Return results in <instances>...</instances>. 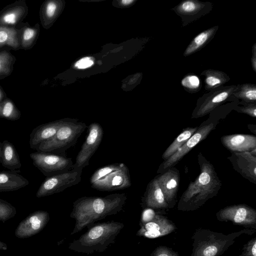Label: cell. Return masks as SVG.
Segmentation results:
<instances>
[{"instance_id": "17", "label": "cell", "mask_w": 256, "mask_h": 256, "mask_svg": "<svg viewBox=\"0 0 256 256\" xmlns=\"http://www.w3.org/2000/svg\"><path fill=\"white\" fill-rule=\"evenodd\" d=\"M156 178L168 208H173L177 202L176 196L180 180L179 170L174 166L171 167Z\"/></svg>"}, {"instance_id": "41", "label": "cell", "mask_w": 256, "mask_h": 256, "mask_svg": "<svg viewBox=\"0 0 256 256\" xmlns=\"http://www.w3.org/2000/svg\"><path fill=\"white\" fill-rule=\"evenodd\" d=\"M6 98V96L5 92L3 90L2 88L0 86V103Z\"/></svg>"}, {"instance_id": "40", "label": "cell", "mask_w": 256, "mask_h": 256, "mask_svg": "<svg viewBox=\"0 0 256 256\" xmlns=\"http://www.w3.org/2000/svg\"><path fill=\"white\" fill-rule=\"evenodd\" d=\"M251 63L254 71L256 72V43H254L252 47Z\"/></svg>"}, {"instance_id": "29", "label": "cell", "mask_w": 256, "mask_h": 256, "mask_svg": "<svg viewBox=\"0 0 256 256\" xmlns=\"http://www.w3.org/2000/svg\"><path fill=\"white\" fill-rule=\"evenodd\" d=\"M232 98L242 100L247 104H256V85L252 84H238Z\"/></svg>"}, {"instance_id": "1", "label": "cell", "mask_w": 256, "mask_h": 256, "mask_svg": "<svg viewBox=\"0 0 256 256\" xmlns=\"http://www.w3.org/2000/svg\"><path fill=\"white\" fill-rule=\"evenodd\" d=\"M126 194H112L105 196H83L72 204L70 217L76 220L70 235L86 227L89 228L96 221L120 212L126 204Z\"/></svg>"}, {"instance_id": "4", "label": "cell", "mask_w": 256, "mask_h": 256, "mask_svg": "<svg viewBox=\"0 0 256 256\" xmlns=\"http://www.w3.org/2000/svg\"><path fill=\"white\" fill-rule=\"evenodd\" d=\"M254 229L244 228L228 234L198 228L192 237V250L190 256H220L235 242L236 238L243 234H252Z\"/></svg>"}, {"instance_id": "43", "label": "cell", "mask_w": 256, "mask_h": 256, "mask_svg": "<svg viewBox=\"0 0 256 256\" xmlns=\"http://www.w3.org/2000/svg\"><path fill=\"white\" fill-rule=\"evenodd\" d=\"M248 126H250V127H251L252 128H249V129L252 132L256 134V125H252V124H248Z\"/></svg>"}, {"instance_id": "18", "label": "cell", "mask_w": 256, "mask_h": 256, "mask_svg": "<svg viewBox=\"0 0 256 256\" xmlns=\"http://www.w3.org/2000/svg\"><path fill=\"white\" fill-rule=\"evenodd\" d=\"M28 6L25 0L15 2L0 11V26L16 28L28 14Z\"/></svg>"}, {"instance_id": "31", "label": "cell", "mask_w": 256, "mask_h": 256, "mask_svg": "<svg viewBox=\"0 0 256 256\" xmlns=\"http://www.w3.org/2000/svg\"><path fill=\"white\" fill-rule=\"evenodd\" d=\"M20 116V112L10 98H6L0 103V118L16 120Z\"/></svg>"}, {"instance_id": "12", "label": "cell", "mask_w": 256, "mask_h": 256, "mask_svg": "<svg viewBox=\"0 0 256 256\" xmlns=\"http://www.w3.org/2000/svg\"><path fill=\"white\" fill-rule=\"evenodd\" d=\"M103 136L104 130L100 124L92 122L88 126V135L76 156L73 170H82L88 166L90 160L100 144Z\"/></svg>"}, {"instance_id": "15", "label": "cell", "mask_w": 256, "mask_h": 256, "mask_svg": "<svg viewBox=\"0 0 256 256\" xmlns=\"http://www.w3.org/2000/svg\"><path fill=\"white\" fill-rule=\"evenodd\" d=\"M227 158L236 171L256 184V148L250 152H232Z\"/></svg>"}, {"instance_id": "21", "label": "cell", "mask_w": 256, "mask_h": 256, "mask_svg": "<svg viewBox=\"0 0 256 256\" xmlns=\"http://www.w3.org/2000/svg\"><path fill=\"white\" fill-rule=\"evenodd\" d=\"M66 118L42 124L34 128L30 136L31 148L35 150L40 144L52 138Z\"/></svg>"}, {"instance_id": "19", "label": "cell", "mask_w": 256, "mask_h": 256, "mask_svg": "<svg viewBox=\"0 0 256 256\" xmlns=\"http://www.w3.org/2000/svg\"><path fill=\"white\" fill-rule=\"evenodd\" d=\"M224 146L231 152H250L256 148V137L248 134H232L221 137Z\"/></svg>"}, {"instance_id": "36", "label": "cell", "mask_w": 256, "mask_h": 256, "mask_svg": "<svg viewBox=\"0 0 256 256\" xmlns=\"http://www.w3.org/2000/svg\"><path fill=\"white\" fill-rule=\"evenodd\" d=\"M239 256H256V238L250 240L242 247Z\"/></svg>"}, {"instance_id": "38", "label": "cell", "mask_w": 256, "mask_h": 256, "mask_svg": "<svg viewBox=\"0 0 256 256\" xmlns=\"http://www.w3.org/2000/svg\"><path fill=\"white\" fill-rule=\"evenodd\" d=\"M156 213L153 209L146 208L143 209L142 213L140 225L144 224L153 218Z\"/></svg>"}, {"instance_id": "11", "label": "cell", "mask_w": 256, "mask_h": 256, "mask_svg": "<svg viewBox=\"0 0 256 256\" xmlns=\"http://www.w3.org/2000/svg\"><path fill=\"white\" fill-rule=\"evenodd\" d=\"M220 222H230L246 228L256 230V210L246 204L226 206L216 213Z\"/></svg>"}, {"instance_id": "28", "label": "cell", "mask_w": 256, "mask_h": 256, "mask_svg": "<svg viewBox=\"0 0 256 256\" xmlns=\"http://www.w3.org/2000/svg\"><path fill=\"white\" fill-rule=\"evenodd\" d=\"M4 47L14 50L20 49L16 28L0 26V48Z\"/></svg>"}, {"instance_id": "14", "label": "cell", "mask_w": 256, "mask_h": 256, "mask_svg": "<svg viewBox=\"0 0 256 256\" xmlns=\"http://www.w3.org/2000/svg\"><path fill=\"white\" fill-rule=\"evenodd\" d=\"M48 212L36 210L28 216L16 227L14 234L20 238L31 237L41 232L50 220Z\"/></svg>"}, {"instance_id": "32", "label": "cell", "mask_w": 256, "mask_h": 256, "mask_svg": "<svg viewBox=\"0 0 256 256\" xmlns=\"http://www.w3.org/2000/svg\"><path fill=\"white\" fill-rule=\"evenodd\" d=\"M181 84L190 93L197 92L202 87L200 79L193 74L186 75L181 80Z\"/></svg>"}, {"instance_id": "35", "label": "cell", "mask_w": 256, "mask_h": 256, "mask_svg": "<svg viewBox=\"0 0 256 256\" xmlns=\"http://www.w3.org/2000/svg\"><path fill=\"white\" fill-rule=\"evenodd\" d=\"M240 104H243V106H236L234 108L238 112L246 114L254 118L256 117V104H247L241 102Z\"/></svg>"}, {"instance_id": "5", "label": "cell", "mask_w": 256, "mask_h": 256, "mask_svg": "<svg viewBox=\"0 0 256 256\" xmlns=\"http://www.w3.org/2000/svg\"><path fill=\"white\" fill-rule=\"evenodd\" d=\"M91 187L100 191L124 190L132 185L128 166L124 163H114L97 169L90 179Z\"/></svg>"}, {"instance_id": "34", "label": "cell", "mask_w": 256, "mask_h": 256, "mask_svg": "<svg viewBox=\"0 0 256 256\" xmlns=\"http://www.w3.org/2000/svg\"><path fill=\"white\" fill-rule=\"evenodd\" d=\"M150 256H178V253L169 247L160 246L151 252Z\"/></svg>"}, {"instance_id": "44", "label": "cell", "mask_w": 256, "mask_h": 256, "mask_svg": "<svg viewBox=\"0 0 256 256\" xmlns=\"http://www.w3.org/2000/svg\"><path fill=\"white\" fill-rule=\"evenodd\" d=\"M133 0H122V2L124 4H128L132 2Z\"/></svg>"}, {"instance_id": "13", "label": "cell", "mask_w": 256, "mask_h": 256, "mask_svg": "<svg viewBox=\"0 0 256 256\" xmlns=\"http://www.w3.org/2000/svg\"><path fill=\"white\" fill-rule=\"evenodd\" d=\"M213 4L208 2L198 0H184L172 8L182 18V26L198 20L210 13Z\"/></svg>"}, {"instance_id": "9", "label": "cell", "mask_w": 256, "mask_h": 256, "mask_svg": "<svg viewBox=\"0 0 256 256\" xmlns=\"http://www.w3.org/2000/svg\"><path fill=\"white\" fill-rule=\"evenodd\" d=\"M237 85L222 86L209 91L200 98L192 116V118L204 116L232 98Z\"/></svg>"}, {"instance_id": "24", "label": "cell", "mask_w": 256, "mask_h": 256, "mask_svg": "<svg viewBox=\"0 0 256 256\" xmlns=\"http://www.w3.org/2000/svg\"><path fill=\"white\" fill-rule=\"evenodd\" d=\"M18 28V38L20 48L28 50L32 48L39 33L38 24L31 26L28 23H21Z\"/></svg>"}, {"instance_id": "45", "label": "cell", "mask_w": 256, "mask_h": 256, "mask_svg": "<svg viewBox=\"0 0 256 256\" xmlns=\"http://www.w3.org/2000/svg\"><path fill=\"white\" fill-rule=\"evenodd\" d=\"M1 152H2V142H0V156H1Z\"/></svg>"}, {"instance_id": "6", "label": "cell", "mask_w": 256, "mask_h": 256, "mask_svg": "<svg viewBox=\"0 0 256 256\" xmlns=\"http://www.w3.org/2000/svg\"><path fill=\"white\" fill-rule=\"evenodd\" d=\"M86 128L84 122L66 118L54 136L40 144L35 150L37 152L66 155L67 150L76 144Z\"/></svg>"}, {"instance_id": "39", "label": "cell", "mask_w": 256, "mask_h": 256, "mask_svg": "<svg viewBox=\"0 0 256 256\" xmlns=\"http://www.w3.org/2000/svg\"><path fill=\"white\" fill-rule=\"evenodd\" d=\"M93 64L94 62L90 58L86 57L82 58L78 61L75 64V66L78 68H86L91 66Z\"/></svg>"}, {"instance_id": "42", "label": "cell", "mask_w": 256, "mask_h": 256, "mask_svg": "<svg viewBox=\"0 0 256 256\" xmlns=\"http://www.w3.org/2000/svg\"><path fill=\"white\" fill-rule=\"evenodd\" d=\"M8 249L6 244L0 240V250H6Z\"/></svg>"}, {"instance_id": "33", "label": "cell", "mask_w": 256, "mask_h": 256, "mask_svg": "<svg viewBox=\"0 0 256 256\" xmlns=\"http://www.w3.org/2000/svg\"><path fill=\"white\" fill-rule=\"evenodd\" d=\"M16 214V208L7 201L0 198V221L3 222L14 217Z\"/></svg>"}, {"instance_id": "23", "label": "cell", "mask_w": 256, "mask_h": 256, "mask_svg": "<svg viewBox=\"0 0 256 256\" xmlns=\"http://www.w3.org/2000/svg\"><path fill=\"white\" fill-rule=\"evenodd\" d=\"M0 162L4 168L16 170L21 168L20 156L14 145L7 140L2 142Z\"/></svg>"}, {"instance_id": "30", "label": "cell", "mask_w": 256, "mask_h": 256, "mask_svg": "<svg viewBox=\"0 0 256 256\" xmlns=\"http://www.w3.org/2000/svg\"><path fill=\"white\" fill-rule=\"evenodd\" d=\"M4 48H0V80L11 74L16 62V57L10 51Z\"/></svg>"}, {"instance_id": "26", "label": "cell", "mask_w": 256, "mask_h": 256, "mask_svg": "<svg viewBox=\"0 0 256 256\" xmlns=\"http://www.w3.org/2000/svg\"><path fill=\"white\" fill-rule=\"evenodd\" d=\"M200 75L204 76V88L208 91L222 86L230 80L229 76L225 72L212 69L205 70Z\"/></svg>"}, {"instance_id": "25", "label": "cell", "mask_w": 256, "mask_h": 256, "mask_svg": "<svg viewBox=\"0 0 256 256\" xmlns=\"http://www.w3.org/2000/svg\"><path fill=\"white\" fill-rule=\"evenodd\" d=\"M218 29V26H214L196 35L186 48L184 52V56H190L202 49L212 40Z\"/></svg>"}, {"instance_id": "22", "label": "cell", "mask_w": 256, "mask_h": 256, "mask_svg": "<svg viewBox=\"0 0 256 256\" xmlns=\"http://www.w3.org/2000/svg\"><path fill=\"white\" fill-rule=\"evenodd\" d=\"M20 170L0 172V192L17 190L29 184Z\"/></svg>"}, {"instance_id": "10", "label": "cell", "mask_w": 256, "mask_h": 256, "mask_svg": "<svg viewBox=\"0 0 256 256\" xmlns=\"http://www.w3.org/2000/svg\"><path fill=\"white\" fill-rule=\"evenodd\" d=\"M82 170H71L68 172L46 177L36 192L40 198L64 191L80 183Z\"/></svg>"}, {"instance_id": "37", "label": "cell", "mask_w": 256, "mask_h": 256, "mask_svg": "<svg viewBox=\"0 0 256 256\" xmlns=\"http://www.w3.org/2000/svg\"><path fill=\"white\" fill-rule=\"evenodd\" d=\"M56 10V5L54 2H49L46 3L42 11V20L53 18L55 14Z\"/></svg>"}, {"instance_id": "3", "label": "cell", "mask_w": 256, "mask_h": 256, "mask_svg": "<svg viewBox=\"0 0 256 256\" xmlns=\"http://www.w3.org/2000/svg\"><path fill=\"white\" fill-rule=\"evenodd\" d=\"M124 227L123 223L114 221L96 224L88 228L78 238L71 242L68 248L75 252L88 254L102 252L115 242L116 236Z\"/></svg>"}, {"instance_id": "16", "label": "cell", "mask_w": 256, "mask_h": 256, "mask_svg": "<svg viewBox=\"0 0 256 256\" xmlns=\"http://www.w3.org/2000/svg\"><path fill=\"white\" fill-rule=\"evenodd\" d=\"M140 226V228L136 235L148 238H156L168 235L177 228L172 221L156 214L150 221Z\"/></svg>"}, {"instance_id": "27", "label": "cell", "mask_w": 256, "mask_h": 256, "mask_svg": "<svg viewBox=\"0 0 256 256\" xmlns=\"http://www.w3.org/2000/svg\"><path fill=\"white\" fill-rule=\"evenodd\" d=\"M198 126L188 127L174 139L162 154V158L166 161L177 152L197 130Z\"/></svg>"}, {"instance_id": "7", "label": "cell", "mask_w": 256, "mask_h": 256, "mask_svg": "<svg viewBox=\"0 0 256 256\" xmlns=\"http://www.w3.org/2000/svg\"><path fill=\"white\" fill-rule=\"evenodd\" d=\"M30 156L34 166L46 177L68 172L73 168L72 158L66 155L36 152L30 153Z\"/></svg>"}, {"instance_id": "20", "label": "cell", "mask_w": 256, "mask_h": 256, "mask_svg": "<svg viewBox=\"0 0 256 256\" xmlns=\"http://www.w3.org/2000/svg\"><path fill=\"white\" fill-rule=\"evenodd\" d=\"M141 206L143 209L153 210L168 208V205L156 177L148 184L142 198Z\"/></svg>"}, {"instance_id": "8", "label": "cell", "mask_w": 256, "mask_h": 256, "mask_svg": "<svg viewBox=\"0 0 256 256\" xmlns=\"http://www.w3.org/2000/svg\"><path fill=\"white\" fill-rule=\"evenodd\" d=\"M218 122L210 121L208 120L204 122L194 134L189 138L184 144L173 155L166 161H164L159 166L158 174H162L170 168L174 166L190 150L199 142L204 140L216 127Z\"/></svg>"}, {"instance_id": "2", "label": "cell", "mask_w": 256, "mask_h": 256, "mask_svg": "<svg viewBox=\"0 0 256 256\" xmlns=\"http://www.w3.org/2000/svg\"><path fill=\"white\" fill-rule=\"evenodd\" d=\"M200 173L191 182L183 192L178 204V210L194 211L216 196L222 187V182L214 166L202 152L198 154Z\"/></svg>"}]
</instances>
